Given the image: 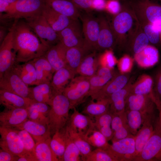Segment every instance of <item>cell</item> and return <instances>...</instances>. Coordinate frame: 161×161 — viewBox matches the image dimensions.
<instances>
[{
    "instance_id": "obj_63",
    "label": "cell",
    "mask_w": 161,
    "mask_h": 161,
    "mask_svg": "<svg viewBox=\"0 0 161 161\" xmlns=\"http://www.w3.org/2000/svg\"><path fill=\"white\" fill-rule=\"evenodd\" d=\"M123 0V1H126V0Z\"/></svg>"
},
{
    "instance_id": "obj_48",
    "label": "cell",
    "mask_w": 161,
    "mask_h": 161,
    "mask_svg": "<svg viewBox=\"0 0 161 161\" xmlns=\"http://www.w3.org/2000/svg\"><path fill=\"white\" fill-rule=\"evenodd\" d=\"M149 41L144 32H139L134 38L132 49L134 54L137 53L145 49L148 45Z\"/></svg>"
},
{
    "instance_id": "obj_5",
    "label": "cell",
    "mask_w": 161,
    "mask_h": 161,
    "mask_svg": "<svg viewBox=\"0 0 161 161\" xmlns=\"http://www.w3.org/2000/svg\"><path fill=\"white\" fill-rule=\"evenodd\" d=\"M134 161H161V127L159 117L152 134Z\"/></svg>"
},
{
    "instance_id": "obj_46",
    "label": "cell",
    "mask_w": 161,
    "mask_h": 161,
    "mask_svg": "<svg viewBox=\"0 0 161 161\" xmlns=\"http://www.w3.org/2000/svg\"><path fill=\"white\" fill-rule=\"evenodd\" d=\"M98 58L99 66L111 69H114L118 62L112 51L109 49L98 55Z\"/></svg>"
},
{
    "instance_id": "obj_28",
    "label": "cell",
    "mask_w": 161,
    "mask_h": 161,
    "mask_svg": "<svg viewBox=\"0 0 161 161\" xmlns=\"http://www.w3.org/2000/svg\"><path fill=\"white\" fill-rule=\"evenodd\" d=\"M73 112L66 125L81 135L84 134L92 126L94 121L88 116L79 112L74 107Z\"/></svg>"
},
{
    "instance_id": "obj_58",
    "label": "cell",
    "mask_w": 161,
    "mask_h": 161,
    "mask_svg": "<svg viewBox=\"0 0 161 161\" xmlns=\"http://www.w3.org/2000/svg\"><path fill=\"white\" fill-rule=\"evenodd\" d=\"M106 1V0H92L93 9L99 10L105 9Z\"/></svg>"
},
{
    "instance_id": "obj_32",
    "label": "cell",
    "mask_w": 161,
    "mask_h": 161,
    "mask_svg": "<svg viewBox=\"0 0 161 161\" xmlns=\"http://www.w3.org/2000/svg\"><path fill=\"white\" fill-rule=\"evenodd\" d=\"M134 59L140 67L143 68L150 67L158 61V51L155 47L148 45L142 51L135 54Z\"/></svg>"
},
{
    "instance_id": "obj_61",
    "label": "cell",
    "mask_w": 161,
    "mask_h": 161,
    "mask_svg": "<svg viewBox=\"0 0 161 161\" xmlns=\"http://www.w3.org/2000/svg\"><path fill=\"white\" fill-rule=\"evenodd\" d=\"M159 121L160 122V125L161 127V107L160 109L159 110Z\"/></svg>"
},
{
    "instance_id": "obj_57",
    "label": "cell",
    "mask_w": 161,
    "mask_h": 161,
    "mask_svg": "<svg viewBox=\"0 0 161 161\" xmlns=\"http://www.w3.org/2000/svg\"><path fill=\"white\" fill-rule=\"evenodd\" d=\"M17 161H38L35 153L25 151L24 153L18 156Z\"/></svg>"
},
{
    "instance_id": "obj_40",
    "label": "cell",
    "mask_w": 161,
    "mask_h": 161,
    "mask_svg": "<svg viewBox=\"0 0 161 161\" xmlns=\"http://www.w3.org/2000/svg\"><path fill=\"white\" fill-rule=\"evenodd\" d=\"M113 114L109 110L106 113L94 118V125L109 141L112 140L114 134L111 128Z\"/></svg>"
},
{
    "instance_id": "obj_1",
    "label": "cell",
    "mask_w": 161,
    "mask_h": 161,
    "mask_svg": "<svg viewBox=\"0 0 161 161\" xmlns=\"http://www.w3.org/2000/svg\"><path fill=\"white\" fill-rule=\"evenodd\" d=\"M13 42L17 64L44 55L49 48L44 45L25 20L14 21Z\"/></svg>"
},
{
    "instance_id": "obj_12",
    "label": "cell",
    "mask_w": 161,
    "mask_h": 161,
    "mask_svg": "<svg viewBox=\"0 0 161 161\" xmlns=\"http://www.w3.org/2000/svg\"><path fill=\"white\" fill-rule=\"evenodd\" d=\"M57 34L60 42L66 49L75 47H83L82 30L78 20H74Z\"/></svg>"
},
{
    "instance_id": "obj_38",
    "label": "cell",
    "mask_w": 161,
    "mask_h": 161,
    "mask_svg": "<svg viewBox=\"0 0 161 161\" xmlns=\"http://www.w3.org/2000/svg\"><path fill=\"white\" fill-rule=\"evenodd\" d=\"M82 136L91 146L96 148L107 150L110 146L106 137L94 125Z\"/></svg>"
},
{
    "instance_id": "obj_2",
    "label": "cell",
    "mask_w": 161,
    "mask_h": 161,
    "mask_svg": "<svg viewBox=\"0 0 161 161\" xmlns=\"http://www.w3.org/2000/svg\"><path fill=\"white\" fill-rule=\"evenodd\" d=\"M50 106L49 126L51 135H53L66 126L71 107L69 100L63 93L54 95Z\"/></svg>"
},
{
    "instance_id": "obj_43",
    "label": "cell",
    "mask_w": 161,
    "mask_h": 161,
    "mask_svg": "<svg viewBox=\"0 0 161 161\" xmlns=\"http://www.w3.org/2000/svg\"><path fill=\"white\" fill-rule=\"evenodd\" d=\"M126 112L129 129L131 134L135 136L141 127L146 114L134 110H128Z\"/></svg>"
},
{
    "instance_id": "obj_19",
    "label": "cell",
    "mask_w": 161,
    "mask_h": 161,
    "mask_svg": "<svg viewBox=\"0 0 161 161\" xmlns=\"http://www.w3.org/2000/svg\"><path fill=\"white\" fill-rule=\"evenodd\" d=\"M13 129L26 131L32 137L35 143L51 137L49 125L39 123L29 119Z\"/></svg>"
},
{
    "instance_id": "obj_59",
    "label": "cell",
    "mask_w": 161,
    "mask_h": 161,
    "mask_svg": "<svg viewBox=\"0 0 161 161\" xmlns=\"http://www.w3.org/2000/svg\"><path fill=\"white\" fill-rule=\"evenodd\" d=\"M11 4L4 0H0V15L8 12L10 8Z\"/></svg>"
},
{
    "instance_id": "obj_56",
    "label": "cell",
    "mask_w": 161,
    "mask_h": 161,
    "mask_svg": "<svg viewBox=\"0 0 161 161\" xmlns=\"http://www.w3.org/2000/svg\"><path fill=\"white\" fill-rule=\"evenodd\" d=\"M18 156L0 148V161H17Z\"/></svg>"
},
{
    "instance_id": "obj_9",
    "label": "cell",
    "mask_w": 161,
    "mask_h": 161,
    "mask_svg": "<svg viewBox=\"0 0 161 161\" xmlns=\"http://www.w3.org/2000/svg\"><path fill=\"white\" fill-rule=\"evenodd\" d=\"M82 23V32L84 38L83 47L87 51L96 50L100 25L98 18L89 13L81 17Z\"/></svg>"
},
{
    "instance_id": "obj_31",
    "label": "cell",
    "mask_w": 161,
    "mask_h": 161,
    "mask_svg": "<svg viewBox=\"0 0 161 161\" xmlns=\"http://www.w3.org/2000/svg\"><path fill=\"white\" fill-rule=\"evenodd\" d=\"M27 109L29 119L49 126V114L50 109L49 105L44 103L35 102Z\"/></svg>"
},
{
    "instance_id": "obj_26",
    "label": "cell",
    "mask_w": 161,
    "mask_h": 161,
    "mask_svg": "<svg viewBox=\"0 0 161 161\" xmlns=\"http://www.w3.org/2000/svg\"><path fill=\"white\" fill-rule=\"evenodd\" d=\"M75 74L66 66L55 71L51 82L54 94L63 93L65 88Z\"/></svg>"
},
{
    "instance_id": "obj_17",
    "label": "cell",
    "mask_w": 161,
    "mask_h": 161,
    "mask_svg": "<svg viewBox=\"0 0 161 161\" xmlns=\"http://www.w3.org/2000/svg\"><path fill=\"white\" fill-rule=\"evenodd\" d=\"M157 119L154 112L145 115L141 127L135 136L136 152L134 160L140 153L152 134Z\"/></svg>"
},
{
    "instance_id": "obj_18",
    "label": "cell",
    "mask_w": 161,
    "mask_h": 161,
    "mask_svg": "<svg viewBox=\"0 0 161 161\" xmlns=\"http://www.w3.org/2000/svg\"><path fill=\"white\" fill-rule=\"evenodd\" d=\"M28 119L27 109L5 108L0 113V126L3 127L14 128Z\"/></svg>"
},
{
    "instance_id": "obj_25",
    "label": "cell",
    "mask_w": 161,
    "mask_h": 161,
    "mask_svg": "<svg viewBox=\"0 0 161 161\" xmlns=\"http://www.w3.org/2000/svg\"><path fill=\"white\" fill-rule=\"evenodd\" d=\"M66 50L59 42L49 48L44 55L55 72L66 66Z\"/></svg>"
},
{
    "instance_id": "obj_44",
    "label": "cell",
    "mask_w": 161,
    "mask_h": 161,
    "mask_svg": "<svg viewBox=\"0 0 161 161\" xmlns=\"http://www.w3.org/2000/svg\"><path fill=\"white\" fill-rule=\"evenodd\" d=\"M50 144L53 152L59 161H61L66 146V138L64 128L56 132L53 135Z\"/></svg>"
},
{
    "instance_id": "obj_16",
    "label": "cell",
    "mask_w": 161,
    "mask_h": 161,
    "mask_svg": "<svg viewBox=\"0 0 161 161\" xmlns=\"http://www.w3.org/2000/svg\"><path fill=\"white\" fill-rule=\"evenodd\" d=\"M129 80V73H115L101 89L91 96L92 100H97L108 98L112 94L122 89L127 84Z\"/></svg>"
},
{
    "instance_id": "obj_60",
    "label": "cell",
    "mask_w": 161,
    "mask_h": 161,
    "mask_svg": "<svg viewBox=\"0 0 161 161\" xmlns=\"http://www.w3.org/2000/svg\"><path fill=\"white\" fill-rule=\"evenodd\" d=\"M7 27L5 26H0V42H2L7 35L8 32H7Z\"/></svg>"
},
{
    "instance_id": "obj_10",
    "label": "cell",
    "mask_w": 161,
    "mask_h": 161,
    "mask_svg": "<svg viewBox=\"0 0 161 161\" xmlns=\"http://www.w3.org/2000/svg\"><path fill=\"white\" fill-rule=\"evenodd\" d=\"M14 21L7 35L0 44V77L16 63L13 39Z\"/></svg>"
},
{
    "instance_id": "obj_33",
    "label": "cell",
    "mask_w": 161,
    "mask_h": 161,
    "mask_svg": "<svg viewBox=\"0 0 161 161\" xmlns=\"http://www.w3.org/2000/svg\"><path fill=\"white\" fill-rule=\"evenodd\" d=\"M14 72L28 86L37 85V74L32 61L22 64H16L12 67Z\"/></svg>"
},
{
    "instance_id": "obj_39",
    "label": "cell",
    "mask_w": 161,
    "mask_h": 161,
    "mask_svg": "<svg viewBox=\"0 0 161 161\" xmlns=\"http://www.w3.org/2000/svg\"><path fill=\"white\" fill-rule=\"evenodd\" d=\"M52 137L36 143L35 153L38 161H58L51 145Z\"/></svg>"
},
{
    "instance_id": "obj_45",
    "label": "cell",
    "mask_w": 161,
    "mask_h": 161,
    "mask_svg": "<svg viewBox=\"0 0 161 161\" xmlns=\"http://www.w3.org/2000/svg\"><path fill=\"white\" fill-rule=\"evenodd\" d=\"M85 161H118L108 150L96 148L86 157Z\"/></svg>"
},
{
    "instance_id": "obj_36",
    "label": "cell",
    "mask_w": 161,
    "mask_h": 161,
    "mask_svg": "<svg viewBox=\"0 0 161 161\" xmlns=\"http://www.w3.org/2000/svg\"><path fill=\"white\" fill-rule=\"evenodd\" d=\"M89 52L83 47H75L66 49V65L76 74L84 57Z\"/></svg>"
},
{
    "instance_id": "obj_49",
    "label": "cell",
    "mask_w": 161,
    "mask_h": 161,
    "mask_svg": "<svg viewBox=\"0 0 161 161\" xmlns=\"http://www.w3.org/2000/svg\"><path fill=\"white\" fill-rule=\"evenodd\" d=\"M153 90L154 96L161 107V65L157 69L153 78Z\"/></svg>"
},
{
    "instance_id": "obj_15",
    "label": "cell",
    "mask_w": 161,
    "mask_h": 161,
    "mask_svg": "<svg viewBox=\"0 0 161 161\" xmlns=\"http://www.w3.org/2000/svg\"><path fill=\"white\" fill-rule=\"evenodd\" d=\"M155 106L152 97L148 95L130 93L126 100L125 111L137 110L147 114L154 112Z\"/></svg>"
},
{
    "instance_id": "obj_20",
    "label": "cell",
    "mask_w": 161,
    "mask_h": 161,
    "mask_svg": "<svg viewBox=\"0 0 161 161\" xmlns=\"http://www.w3.org/2000/svg\"><path fill=\"white\" fill-rule=\"evenodd\" d=\"M41 14L57 33H58L70 24L74 20L59 13L45 4Z\"/></svg>"
},
{
    "instance_id": "obj_47",
    "label": "cell",
    "mask_w": 161,
    "mask_h": 161,
    "mask_svg": "<svg viewBox=\"0 0 161 161\" xmlns=\"http://www.w3.org/2000/svg\"><path fill=\"white\" fill-rule=\"evenodd\" d=\"M15 129L22 141L25 150L35 153L36 143L31 135L25 130Z\"/></svg>"
},
{
    "instance_id": "obj_21",
    "label": "cell",
    "mask_w": 161,
    "mask_h": 161,
    "mask_svg": "<svg viewBox=\"0 0 161 161\" xmlns=\"http://www.w3.org/2000/svg\"><path fill=\"white\" fill-rule=\"evenodd\" d=\"M45 4L52 10L73 20L80 17L79 8L71 0H44Z\"/></svg>"
},
{
    "instance_id": "obj_51",
    "label": "cell",
    "mask_w": 161,
    "mask_h": 161,
    "mask_svg": "<svg viewBox=\"0 0 161 161\" xmlns=\"http://www.w3.org/2000/svg\"><path fill=\"white\" fill-rule=\"evenodd\" d=\"M117 66L121 73L128 74L131 72L133 65V60L129 55H125L118 61Z\"/></svg>"
},
{
    "instance_id": "obj_34",
    "label": "cell",
    "mask_w": 161,
    "mask_h": 161,
    "mask_svg": "<svg viewBox=\"0 0 161 161\" xmlns=\"http://www.w3.org/2000/svg\"><path fill=\"white\" fill-rule=\"evenodd\" d=\"M99 67L98 56L94 51L84 57L77 69V73L90 78L95 74Z\"/></svg>"
},
{
    "instance_id": "obj_24",
    "label": "cell",
    "mask_w": 161,
    "mask_h": 161,
    "mask_svg": "<svg viewBox=\"0 0 161 161\" xmlns=\"http://www.w3.org/2000/svg\"><path fill=\"white\" fill-rule=\"evenodd\" d=\"M131 79L122 89L110 95L109 111L112 114L125 111L126 100L131 93L132 84Z\"/></svg>"
},
{
    "instance_id": "obj_35",
    "label": "cell",
    "mask_w": 161,
    "mask_h": 161,
    "mask_svg": "<svg viewBox=\"0 0 161 161\" xmlns=\"http://www.w3.org/2000/svg\"><path fill=\"white\" fill-rule=\"evenodd\" d=\"M31 88L32 100L51 106L54 95L51 82L41 83Z\"/></svg>"
},
{
    "instance_id": "obj_62",
    "label": "cell",
    "mask_w": 161,
    "mask_h": 161,
    "mask_svg": "<svg viewBox=\"0 0 161 161\" xmlns=\"http://www.w3.org/2000/svg\"><path fill=\"white\" fill-rule=\"evenodd\" d=\"M5 1L10 3H14L16 1H17L18 0H4Z\"/></svg>"
},
{
    "instance_id": "obj_53",
    "label": "cell",
    "mask_w": 161,
    "mask_h": 161,
    "mask_svg": "<svg viewBox=\"0 0 161 161\" xmlns=\"http://www.w3.org/2000/svg\"><path fill=\"white\" fill-rule=\"evenodd\" d=\"M130 132L128 125H126L114 133L112 142L133 136Z\"/></svg>"
},
{
    "instance_id": "obj_52",
    "label": "cell",
    "mask_w": 161,
    "mask_h": 161,
    "mask_svg": "<svg viewBox=\"0 0 161 161\" xmlns=\"http://www.w3.org/2000/svg\"><path fill=\"white\" fill-rule=\"evenodd\" d=\"M126 125L127 123L126 111L113 114L111 126L114 133Z\"/></svg>"
},
{
    "instance_id": "obj_7",
    "label": "cell",
    "mask_w": 161,
    "mask_h": 161,
    "mask_svg": "<svg viewBox=\"0 0 161 161\" xmlns=\"http://www.w3.org/2000/svg\"><path fill=\"white\" fill-rule=\"evenodd\" d=\"M128 4L142 23L153 24L161 21V6L149 0H131Z\"/></svg>"
},
{
    "instance_id": "obj_8",
    "label": "cell",
    "mask_w": 161,
    "mask_h": 161,
    "mask_svg": "<svg viewBox=\"0 0 161 161\" xmlns=\"http://www.w3.org/2000/svg\"><path fill=\"white\" fill-rule=\"evenodd\" d=\"M0 89L32 99L31 87H28L12 68L0 77Z\"/></svg>"
},
{
    "instance_id": "obj_29",
    "label": "cell",
    "mask_w": 161,
    "mask_h": 161,
    "mask_svg": "<svg viewBox=\"0 0 161 161\" xmlns=\"http://www.w3.org/2000/svg\"><path fill=\"white\" fill-rule=\"evenodd\" d=\"M100 29L96 50H103L109 49L113 46L115 40L111 27L103 17L98 18Z\"/></svg>"
},
{
    "instance_id": "obj_4",
    "label": "cell",
    "mask_w": 161,
    "mask_h": 161,
    "mask_svg": "<svg viewBox=\"0 0 161 161\" xmlns=\"http://www.w3.org/2000/svg\"><path fill=\"white\" fill-rule=\"evenodd\" d=\"M24 20L41 42L49 48L60 42L57 33L41 14Z\"/></svg>"
},
{
    "instance_id": "obj_11",
    "label": "cell",
    "mask_w": 161,
    "mask_h": 161,
    "mask_svg": "<svg viewBox=\"0 0 161 161\" xmlns=\"http://www.w3.org/2000/svg\"><path fill=\"white\" fill-rule=\"evenodd\" d=\"M0 147L1 149L16 156L24 153L22 141L14 129L0 127Z\"/></svg>"
},
{
    "instance_id": "obj_54",
    "label": "cell",
    "mask_w": 161,
    "mask_h": 161,
    "mask_svg": "<svg viewBox=\"0 0 161 161\" xmlns=\"http://www.w3.org/2000/svg\"><path fill=\"white\" fill-rule=\"evenodd\" d=\"M79 8L89 13L93 10L92 0H71Z\"/></svg>"
},
{
    "instance_id": "obj_23",
    "label": "cell",
    "mask_w": 161,
    "mask_h": 161,
    "mask_svg": "<svg viewBox=\"0 0 161 161\" xmlns=\"http://www.w3.org/2000/svg\"><path fill=\"white\" fill-rule=\"evenodd\" d=\"M35 102L5 90L0 89V104L5 108L27 109Z\"/></svg>"
},
{
    "instance_id": "obj_6",
    "label": "cell",
    "mask_w": 161,
    "mask_h": 161,
    "mask_svg": "<svg viewBox=\"0 0 161 161\" xmlns=\"http://www.w3.org/2000/svg\"><path fill=\"white\" fill-rule=\"evenodd\" d=\"M90 89L89 78L80 75L70 80L63 93L69 100L71 109L75 107L87 96Z\"/></svg>"
},
{
    "instance_id": "obj_27",
    "label": "cell",
    "mask_w": 161,
    "mask_h": 161,
    "mask_svg": "<svg viewBox=\"0 0 161 161\" xmlns=\"http://www.w3.org/2000/svg\"><path fill=\"white\" fill-rule=\"evenodd\" d=\"M154 81L150 76L144 74L132 83L131 93L143 95H150L154 100L157 109L160 107L159 104L154 96L153 90Z\"/></svg>"
},
{
    "instance_id": "obj_64",
    "label": "cell",
    "mask_w": 161,
    "mask_h": 161,
    "mask_svg": "<svg viewBox=\"0 0 161 161\" xmlns=\"http://www.w3.org/2000/svg\"></svg>"
},
{
    "instance_id": "obj_55",
    "label": "cell",
    "mask_w": 161,
    "mask_h": 161,
    "mask_svg": "<svg viewBox=\"0 0 161 161\" xmlns=\"http://www.w3.org/2000/svg\"><path fill=\"white\" fill-rule=\"evenodd\" d=\"M120 5L117 0H109L107 1L105 8L110 13L117 14L120 10Z\"/></svg>"
},
{
    "instance_id": "obj_22",
    "label": "cell",
    "mask_w": 161,
    "mask_h": 161,
    "mask_svg": "<svg viewBox=\"0 0 161 161\" xmlns=\"http://www.w3.org/2000/svg\"><path fill=\"white\" fill-rule=\"evenodd\" d=\"M115 73L113 69L99 66L95 74L89 78L90 89L87 96L91 97L97 92L111 79Z\"/></svg>"
},
{
    "instance_id": "obj_42",
    "label": "cell",
    "mask_w": 161,
    "mask_h": 161,
    "mask_svg": "<svg viewBox=\"0 0 161 161\" xmlns=\"http://www.w3.org/2000/svg\"><path fill=\"white\" fill-rule=\"evenodd\" d=\"M65 128L70 137L79 149L83 161H85L86 157L92 151L91 146L81 135L73 130L68 125H66Z\"/></svg>"
},
{
    "instance_id": "obj_30",
    "label": "cell",
    "mask_w": 161,
    "mask_h": 161,
    "mask_svg": "<svg viewBox=\"0 0 161 161\" xmlns=\"http://www.w3.org/2000/svg\"><path fill=\"white\" fill-rule=\"evenodd\" d=\"M37 74V85L51 82L55 72L52 66L44 55L32 60Z\"/></svg>"
},
{
    "instance_id": "obj_37",
    "label": "cell",
    "mask_w": 161,
    "mask_h": 161,
    "mask_svg": "<svg viewBox=\"0 0 161 161\" xmlns=\"http://www.w3.org/2000/svg\"><path fill=\"white\" fill-rule=\"evenodd\" d=\"M110 103L108 97L96 100V102L92 100L85 107L82 112L89 117L95 118L109 111Z\"/></svg>"
},
{
    "instance_id": "obj_13",
    "label": "cell",
    "mask_w": 161,
    "mask_h": 161,
    "mask_svg": "<svg viewBox=\"0 0 161 161\" xmlns=\"http://www.w3.org/2000/svg\"><path fill=\"white\" fill-rule=\"evenodd\" d=\"M107 150L118 161H133L136 152L135 136L112 142Z\"/></svg>"
},
{
    "instance_id": "obj_41",
    "label": "cell",
    "mask_w": 161,
    "mask_h": 161,
    "mask_svg": "<svg viewBox=\"0 0 161 161\" xmlns=\"http://www.w3.org/2000/svg\"><path fill=\"white\" fill-rule=\"evenodd\" d=\"M64 130L66 138V146L61 161H82V158L80 151L69 136L65 127L64 128Z\"/></svg>"
},
{
    "instance_id": "obj_50",
    "label": "cell",
    "mask_w": 161,
    "mask_h": 161,
    "mask_svg": "<svg viewBox=\"0 0 161 161\" xmlns=\"http://www.w3.org/2000/svg\"><path fill=\"white\" fill-rule=\"evenodd\" d=\"M143 31L152 44H156L160 40V32L156 30L153 24L150 23L144 24Z\"/></svg>"
},
{
    "instance_id": "obj_3",
    "label": "cell",
    "mask_w": 161,
    "mask_h": 161,
    "mask_svg": "<svg viewBox=\"0 0 161 161\" xmlns=\"http://www.w3.org/2000/svg\"><path fill=\"white\" fill-rule=\"evenodd\" d=\"M44 0H18L11 4L9 11L0 15L1 21L18 20L41 14Z\"/></svg>"
},
{
    "instance_id": "obj_14",
    "label": "cell",
    "mask_w": 161,
    "mask_h": 161,
    "mask_svg": "<svg viewBox=\"0 0 161 161\" xmlns=\"http://www.w3.org/2000/svg\"><path fill=\"white\" fill-rule=\"evenodd\" d=\"M128 4L123 5V10L114 18L111 27L115 40L119 42L123 36L131 29L133 24V16L130 13Z\"/></svg>"
}]
</instances>
